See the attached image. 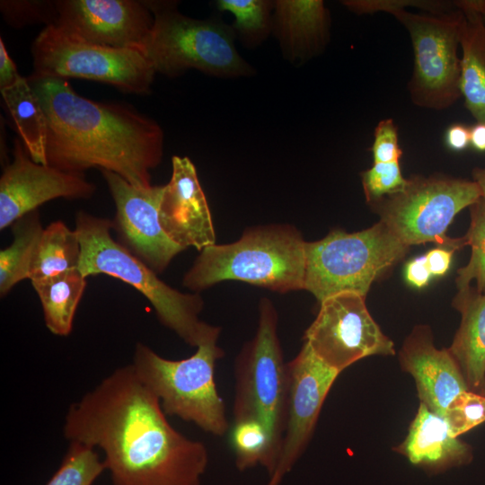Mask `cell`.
<instances>
[{
  "label": "cell",
  "instance_id": "cell-33",
  "mask_svg": "<svg viewBox=\"0 0 485 485\" xmlns=\"http://www.w3.org/2000/svg\"><path fill=\"white\" fill-rule=\"evenodd\" d=\"M0 10L12 27L22 28L37 23L55 24L57 12L55 1L2 0Z\"/></svg>",
  "mask_w": 485,
  "mask_h": 485
},
{
  "label": "cell",
  "instance_id": "cell-42",
  "mask_svg": "<svg viewBox=\"0 0 485 485\" xmlns=\"http://www.w3.org/2000/svg\"><path fill=\"white\" fill-rule=\"evenodd\" d=\"M473 181L480 189L481 198L485 201V167L472 170Z\"/></svg>",
  "mask_w": 485,
  "mask_h": 485
},
{
  "label": "cell",
  "instance_id": "cell-26",
  "mask_svg": "<svg viewBox=\"0 0 485 485\" xmlns=\"http://www.w3.org/2000/svg\"><path fill=\"white\" fill-rule=\"evenodd\" d=\"M13 241L0 251V294L5 295L18 282L29 278L40 238L44 230L36 210L13 225Z\"/></svg>",
  "mask_w": 485,
  "mask_h": 485
},
{
  "label": "cell",
  "instance_id": "cell-37",
  "mask_svg": "<svg viewBox=\"0 0 485 485\" xmlns=\"http://www.w3.org/2000/svg\"><path fill=\"white\" fill-rule=\"evenodd\" d=\"M453 249L447 247H437L425 254L428 268L432 276L441 277L448 271L452 259Z\"/></svg>",
  "mask_w": 485,
  "mask_h": 485
},
{
  "label": "cell",
  "instance_id": "cell-43",
  "mask_svg": "<svg viewBox=\"0 0 485 485\" xmlns=\"http://www.w3.org/2000/svg\"><path fill=\"white\" fill-rule=\"evenodd\" d=\"M479 393L485 395V382H484V384H483V385H482V387H481Z\"/></svg>",
  "mask_w": 485,
  "mask_h": 485
},
{
  "label": "cell",
  "instance_id": "cell-18",
  "mask_svg": "<svg viewBox=\"0 0 485 485\" xmlns=\"http://www.w3.org/2000/svg\"><path fill=\"white\" fill-rule=\"evenodd\" d=\"M400 361L413 376L420 402L441 417L460 393L469 390L456 360L448 348L434 346L428 327H417L408 336Z\"/></svg>",
  "mask_w": 485,
  "mask_h": 485
},
{
  "label": "cell",
  "instance_id": "cell-13",
  "mask_svg": "<svg viewBox=\"0 0 485 485\" xmlns=\"http://www.w3.org/2000/svg\"><path fill=\"white\" fill-rule=\"evenodd\" d=\"M287 419L278 465L265 485H280L304 453L316 425L322 404L338 375L304 342L287 363Z\"/></svg>",
  "mask_w": 485,
  "mask_h": 485
},
{
  "label": "cell",
  "instance_id": "cell-3",
  "mask_svg": "<svg viewBox=\"0 0 485 485\" xmlns=\"http://www.w3.org/2000/svg\"><path fill=\"white\" fill-rule=\"evenodd\" d=\"M113 222L84 211L75 215V231L81 254L80 272L87 278L106 274L141 293L153 305L160 322L185 343L198 347L219 337L221 328L199 319L203 300L198 293H182L161 280L157 274L113 239Z\"/></svg>",
  "mask_w": 485,
  "mask_h": 485
},
{
  "label": "cell",
  "instance_id": "cell-16",
  "mask_svg": "<svg viewBox=\"0 0 485 485\" xmlns=\"http://www.w3.org/2000/svg\"><path fill=\"white\" fill-rule=\"evenodd\" d=\"M56 25L89 42L115 48H137L154 24L145 1L56 0Z\"/></svg>",
  "mask_w": 485,
  "mask_h": 485
},
{
  "label": "cell",
  "instance_id": "cell-17",
  "mask_svg": "<svg viewBox=\"0 0 485 485\" xmlns=\"http://www.w3.org/2000/svg\"><path fill=\"white\" fill-rule=\"evenodd\" d=\"M172 173L164 185L159 207L160 225L171 241L199 251L216 244V233L207 198L196 168L188 157L174 155Z\"/></svg>",
  "mask_w": 485,
  "mask_h": 485
},
{
  "label": "cell",
  "instance_id": "cell-22",
  "mask_svg": "<svg viewBox=\"0 0 485 485\" xmlns=\"http://www.w3.org/2000/svg\"><path fill=\"white\" fill-rule=\"evenodd\" d=\"M458 9L463 13L459 31L461 95L476 122L485 123V21L475 11Z\"/></svg>",
  "mask_w": 485,
  "mask_h": 485
},
{
  "label": "cell",
  "instance_id": "cell-35",
  "mask_svg": "<svg viewBox=\"0 0 485 485\" xmlns=\"http://www.w3.org/2000/svg\"><path fill=\"white\" fill-rule=\"evenodd\" d=\"M374 163L400 162L402 150L399 145L398 128L392 119L378 122L371 146Z\"/></svg>",
  "mask_w": 485,
  "mask_h": 485
},
{
  "label": "cell",
  "instance_id": "cell-21",
  "mask_svg": "<svg viewBox=\"0 0 485 485\" xmlns=\"http://www.w3.org/2000/svg\"><path fill=\"white\" fill-rule=\"evenodd\" d=\"M453 306L461 313V323L448 349L469 391L479 393L485 382V294L471 287L458 291Z\"/></svg>",
  "mask_w": 485,
  "mask_h": 485
},
{
  "label": "cell",
  "instance_id": "cell-4",
  "mask_svg": "<svg viewBox=\"0 0 485 485\" xmlns=\"http://www.w3.org/2000/svg\"><path fill=\"white\" fill-rule=\"evenodd\" d=\"M305 242L289 225L248 228L234 242L203 249L182 284L195 293L225 280L243 281L278 293L304 289Z\"/></svg>",
  "mask_w": 485,
  "mask_h": 485
},
{
  "label": "cell",
  "instance_id": "cell-41",
  "mask_svg": "<svg viewBox=\"0 0 485 485\" xmlns=\"http://www.w3.org/2000/svg\"><path fill=\"white\" fill-rule=\"evenodd\" d=\"M457 8H468L478 13L485 21V0H457L454 1Z\"/></svg>",
  "mask_w": 485,
  "mask_h": 485
},
{
  "label": "cell",
  "instance_id": "cell-2",
  "mask_svg": "<svg viewBox=\"0 0 485 485\" xmlns=\"http://www.w3.org/2000/svg\"><path fill=\"white\" fill-rule=\"evenodd\" d=\"M44 110L47 163L84 174L112 172L137 188L152 186L151 171L162 162L164 134L134 108L78 94L67 79L27 77Z\"/></svg>",
  "mask_w": 485,
  "mask_h": 485
},
{
  "label": "cell",
  "instance_id": "cell-38",
  "mask_svg": "<svg viewBox=\"0 0 485 485\" xmlns=\"http://www.w3.org/2000/svg\"><path fill=\"white\" fill-rule=\"evenodd\" d=\"M22 77L9 56L4 40L0 38V90L14 85Z\"/></svg>",
  "mask_w": 485,
  "mask_h": 485
},
{
  "label": "cell",
  "instance_id": "cell-40",
  "mask_svg": "<svg viewBox=\"0 0 485 485\" xmlns=\"http://www.w3.org/2000/svg\"><path fill=\"white\" fill-rule=\"evenodd\" d=\"M470 145L479 152H485V123L476 122L470 128Z\"/></svg>",
  "mask_w": 485,
  "mask_h": 485
},
{
  "label": "cell",
  "instance_id": "cell-27",
  "mask_svg": "<svg viewBox=\"0 0 485 485\" xmlns=\"http://www.w3.org/2000/svg\"><path fill=\"white\" fill-rule=\"evenodd\" d=\"M230 443L235 466L240 472L260 465L270 477L278 465V457L273 449L267 428L256 420L234 422Z\"/></svg>",
  "mask_w": 485,
  "mask_h": 485
},
{
  "label": "cell",
  "instance_id": "cell-39",
  "mask_svg": "<svg viewBox=\"0 0 485 485\" xmlns=\"http://www.w3.org/2000/svg\"><path fill=\"white\" fill-rule=\"evenodd\" d=\"M445 144L454 152L465 150L470 146V128L462 123L450 125L445 133Z\"/></svg>",
  "mask_w": 485,
  "mask_h": 485
},
{
  "label": "cell",
  "instance_id": "cell-10",
  "mask_svg": "<svg viewBox=\"0 0 485 485\" xmlns=\"http://www.w3.org/2000/svg\"><path fill=\"white\" fill-rule=\"evenodd\" d=\"M32 77L81 78L146 94L155 71L134 48L89 42L56 24L45 26L31 45Z\"/></svg>",
  "mask_w": 485,
  "mask_h": 485
},
{
  "label": "cell",
  "instance_id": "cell-32",
  "mask_svg": "<svg viewBox=\"0 0 485 485\" xmlns=\"http://www.w3.org/2000/svg\"><path fill=\"white\" fill-rule=\"evenodd\" d=\"M341 4L350 12L362 15L418 8L429 14H443L457 9L454 1L443 0H344Z\"/></svg>",
  "mask_w": 485,
  "mask_h": 485
},
{
  "label": "cell",
  "instance_id": "cell-11",
  "mask_svg": "<svg viewBox=\"0 0 485 485\" xmlns=\"http://www.w3.org/2000/svg\"><path fill=\"white\" fill-rule=\"evenodd\" d=\"M410 34L414 65L408 83L411 101L420 108L443 110L462 97L459 31L460 9L443 13H415L408 10L392 14Z\"/></svg>",
  "mask_w": 485,
  "mask_h": 485
},
{
  "label": "cell",
  "instance_id": "cell-12",
  "mask_svg": "<svg viewBox=\"0 0 485 485\" xmlns=\"http://www.w3.org/2000/svg\"><path fill=\"white\" fill-rule=\"evenodd\" d=\"M365 296L340 293L320 303L304 342L326 366L341 373L364 357L395 354L393 342L371 316Z\"/></svg>",
  "mask_w": 485,
  "mask_h": 485
},
{
  "label": "cell",
  "instance_id": "cell-15",
  "mask_svg": "<svg viewBox=\"0 0 485 485\" xmlns=\"http://www.w3.org/2000/svg\"><path fill=\"white\" fill-rule=\"evenodd\" d=\"M95 190L84 174L35 163L21 139H15L13 159L4 165L0 178V229L47 201L58 198L87 199Z\"/></svg>",
  "mask_w": 485,
  "mask_h": 485
},
{
  "label": "cell",
  "instance_id": "cell-20",
  "mask_svg": "<svg viewBox=\"0 0 485 485\" xmlns=\"http://www.w3.org/2000/svg\"><path fill=\"white\" fill-rule=\"evenodd\" d=\"M394 449L412 464L432 472L466 465L473 458L472 447L453 436L445 419L422 402L405 440Z\"/></svg>",
  "mask_w": 485,
  "mask_h": 485
},
{
  "label": "cell",
  "instance_id": "cell-30",
  "mask_svg": "<svg viewBox=\"0 0 485 485\" xmlns=\"http://www.w3.org/2000/svg\"><path fill=\"white\" fill-rule=\"evenodd\" d=\"M105 470L96 448L71 441L61 464L46 485H93Z\"/></svg>",
  "mask_w": 485,
  "mask_h": 485
},
{
  "label": "cell",
  "instance_id": "cell-19",
  "mask_svg": "<svg viewBox=\"0 0 485 485\" xmlns=\"http://www.w3.org/2000/svg\"><path fill=\"white\" fill-rule=\"evenodd\" d=\"M330 30L331 15L323 1H274L272 32L290 62H304L321 54L330 40Z\"/></svg>",
  "mask_w": 485,
  "mask_h": 485
},
{
  "label": "cell",
  "instance_id": "cell-14",
  "mask_svg": "<svg viewBox=\"0 0 485 485\" xmlns=\"http://www.w3.org/2000/svg\"><path fill=\"white\" fill-rule=\"evenodd\" d=\"M101 172L115 203L113 228L119 234V242L156 274L162 273L184 251L169 239L160 225L164 185L137 188L112 172Z\"/></svg>",
  "mask_w": 485,
  "mask_h": 485
},
{
  "label": "cell",
  "instance_id": "cell-34",
  "mask_svg": "<svg viewBox=\"0 0 485 485\" xmlns=\"http://www.w3.org/2000/svg\"><path fill=\"white\" fill-rule=\"evenodd\" d=\"M362 185L368 203L397 193L404 189L408 179L401 173L400 162L374 163L362 172Z\"/></svg>",
  "mask_w": 485,
  "mask_h": 485
},
{
  "label": "cell",
  "instance_id": "cell-36",
  "mask_svg": "<svg viewBox=\"0 0 485 485\" xmlns=\"http://www.w3.org/2000/svg\"><path fill=\"white\" fill-rule=\"evenodd\" d=\"M404 274L407 282L417 288L426 287L432 277L425 255L410 260L405 266Z\"/></svg>",
  "mask_w": 485,
  "mask_h": 485
},
{
  "label": "cell",
  "instance_id": "cell-28",
  "mask_svg": "<svg viewBox=\"0 0 485 485\" xmlns=\"http://www.w3.org/2000/svg\"><path fill=\"white\" fill-rule=\"evenodd\" d=\"M216 5L234 15L232 28L247 48L260 45L272 32L274 1L217 0Z\"/></svg>",
  "mask_w": 485,
  "mask_h": 485
},
{
  "label": "cell",
  "instance_id": "cell-31",
  "mask_svg": "<svg viewBox=\"0 0 485 485\" xmlns=\"http://www.w3.org/2000/svg\"><path fill=\"white\" fill-rule=\"evenodd\" d=\"M443 418L450 434L458 437L485 421V395L465 391L449 405Z\"/></svg>",
  "mask_w": 485,
  "mask_h": 485
},
{
  "label": "cell",
  "instance_id": "cell-23",
  "mask_svg": "<svg viewBox=\"0 0 485 485\" xmlns=\"http://www.w3.org/2000/svg\"><path fill=\"white\" fill-rule=\"evenodd\" d=\"M85 278L78 269H75L31 281L40 298L46 327L51 333L63 337L71 333L76 309L86 287Z\"/></svg>",
  "mask_w": 485,
  "mask_h": 485
},
{
  "label": "cell",
  "instance_id": "cell-1",
  "mask_svg": "<svg viewBox=\"0 0 485 485\" xmlns=\"http://www.w3.org/2000/svg\"><path fill=\"white\" fill-rule=\"evenodd\" d=\"M63 433L103 452L112 485H200L209 462L206 445L171 425L131 364L69 406Z\"/></svg>",
  "mask_w": 485,
  "mask_h": 485
},
{
  "label": "cell",
  "instance_id": "cell-9",
  "mask_svg": "<svg viewBox=\"0 0 485 485\" xmlns=\"http://www.w3.org/2000/svg\"><path fill=\"white\" fill-rule=\"evenodd\" d=\"M481 198L473 181L445 175L412 176L401 191L369 203L389 230L409 247L436 242L457 250L464 237L453 239L446 230L454 216Z\"/></svg>",
  "mask_w": 485,
  "mask_h": 485
},
{
  "label": "cell",
  "instance_id": "cell-5",
  "mask_svg": "<svg viewBox=\"0 0 485 485\" xmlns=\"http://www.w3.org/2000/svg\"><path fill=\"white\" fill-rule=\"evenodd\" d=\"M154 24L137 48L155 73L169 77L196 69L211 76H251L254 68L234 46L232 26L216 19H194L181 13L176 2L145 1Z\"/></svg>",
  "mask_w": 485,
  "mask_h": 485
},
{
  "label": "cell",
  "instance_id": "cell-7",
  "mask_svg": "<svg viewBox=\"0 0 485 485\" xmlns=\"http://www.w3.org/2000/svg\"><path fill=\"white\" fill-rule=\"evenodd\" d=\"M409 248L382 221L356 233L332 230L319 241L305 242L304 289L320 303L340 293L366 297L373 282Z\"/></svg>",
  "mask_w": 485,
  "mask_h": 485
},
{
  "label": "cell",
  "instance_id": "cell-6",
  "mask_svg": "<svg viewBox=\"0 0 485 485\" xmlns=\"http://www.w3.org/2000/svg\"><path fill=\"white\" fill-rule=\"evenodd\" d=\"M217 340L205 341L192 356L181 360L164 358L139 342L131 365L139 380L157 397L166 416L223 436L229 424L215 381L216 363L225 354Z\"/></svg>",
  "mask_w": 485,
  "mask_h": 485
},
{
  "label": "cell",
  "instance_id": "cell-25",
  "mask_svg": "<svg viewBox=\"0 0 485 485\" xmlns=\"http://www.w3.org/2000/svg\"><path fill=\"white\" fill-rule=\"evenodd\" d=\"M81 248L77 234L62 221L44 228L38 242L29 279H40L78 269Z\"/></svg>",
  "mask_w": 485,
  "mask_h": 485
},
{
  "label": "cell",
  "instance_id": "cell-24",
  "mask_svg": "<svg viewBox=\"0 0 485 485\" xmlns=\"http://www.w3.org/2000/svg\"><path fill=\"white\" fill-rule=\"evenodd\" d=\"M17 133L31 158L47 165V119L39 97L27 77L0 90Z\"/></svg>",
  "mask_w": 485,
  "mask_h": 485
},
{
  "label": "cell",
  "instance_id": "cell-8",
  "mask_svg": "<svg viewBox=\"0 0 485 485\" xmlns=\"http://www.w3.org/2000/svg\"><path fill=\"white\" fill-rule=\"evenodd\" d=\"M278 324V315L272 302L261 298L256 333L243 345L234 362L233 419L234 422H260L279 458L287 419L288 372Z\"/></svg>",
  "mask_w": 485,
  "mask_h": 485
},
{
  "label": "cell",
  "instance_id": "cell-29",
  "mask_svg": "<svg viewBox=\"0 0 485 485\" xmlns=\"http://www.w3.org/2000/svg\"><path fill=\"white\" fill-rule=\"evenodd\" d=\"M471 224L464 236L471 247V257L464 267L457 270L455 279L458 291L470 288L476 282V291L485 294V201L481 198L470 207Z\"/></svg>",
  "mask_w": 485,
  "mask_h": 485
}]
</instances>
